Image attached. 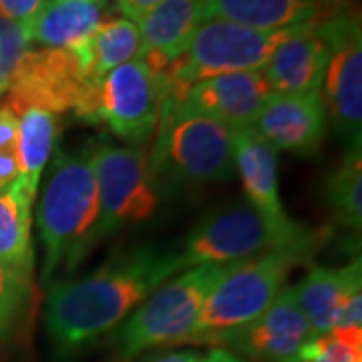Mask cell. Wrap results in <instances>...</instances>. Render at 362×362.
<instances>
[{
    "mask_svg": "<svg viewBox=\"0 0 362 362\" xmlns=\"http://www.w3.org/2000/svg\"><path fill=\"white\" fill-rule=\"evenodd\" d=\"M177 272V250L143 244L107 259L89 276L52 284L45 302V328L54 358H77Z\"/></svg>",
    "mask_w": 362,
    "mask_h": 362,
    "instance_id": "1",
    "label": "cell"
},
{
    "mask_svg": "<svg viewBox=\"0 0 362 362\" xmlns=\"http://www.w3.org/2000/svg\"><path fill=\"white\" fill-rule=\"evenodd\" d=\"M99 223V194L87 151H59L37 209V228L45 250L42 284L49 286L59 268L73 272L95 247Z\"/></svg>",
    "mask_w": 362,
    "mask_h": 362,
    "instance_id": "2",
    "label": "cell"
},
{
    "mask_svg": "<svg viewBox=\"0 0 362 362\" xmlns=\"http://www.w3.org/2000/svg\"><path fill=\"white\" fill-rule=\"evenodd\" d=\"M149 169L161 192L168 187H202L226 183L235 175L233 131L209 117L163 103Z\"/></svg>",
    "mask_w": 362,
    "mask_h": 362,
    "instance_id": "3",
    "label": "cell"
},
{
    "mask_svg": "<svg viewBox=\"0 0 362 362\" xmlns=\"http://www.w3.org/2000/svg\"><path fill=\"white\" fill-rule=\"evenodd\" d=\"M318 233L294 220L276 223L247 202L207 214L177 250L180 270L204 264L228 266L282 247H316Z\"/></svg>",
    "mask_w": 362,
    "mask_h": 362,
    "instance_id": "4",
    "label": "cell"
},
{
    "mask_svg": "<svg viewBox=\"0 0 362 362\" xmlns=\"http://www.w3.org/2000/svg\"><path fill=\"white\" fill-rule=\"evenodd\" d=\"M314 250L316 247H282L228 264L223 276L206 298L187 344H216L221 334L258 318L284 290L292 268L310 258Z\"/></svg>",
    "mask_w": 362,
    "mask_h": 362,
    "instance_id": "5",
    "label": "cell"
},
{
    "mask_svg": "<svg viewBox=\"0 0 362 362\" xmlns=\"http://www.w3.org/2000/svg\"><path fill=\"white\" fill-rule=\"evenodd\" d=\"M226 268L228 266L204 264L163 282L111 338L117 358L129 362L145 350L187 344L204 302Z\"/></svg>",
    "mask_w": 362,
    "mask_h": 362,
    "instance_id": "6",
    "label": "cell"
},
{
    "mask_svg": "<svg viewBox=\"0 0 362 362\" xmlns=\"http://www.w3.org/2000/svg\"><path fill=\"white\" fill-rule=\"evenodd\" d=\"M288 30H256L220 18L202 21L183 52L168 65L169 95L165 101H181L185 90L202 78L259 71Z\"/></svg>",
    "mask_w": 362,
    "mask_h": 362,
    "instance_id": "7",
    "label": "cell"
},
{
    "mask_svg": "<svg viewBox=\"0 0 362 362\" xmlns=\"http://www.w3.org/2000/svg\"><path fill=\"white\" fill-rule=\"evenodd\" d=\"M99 194V223L95 246L119 230L149 220L159 207V187L141 147L99 143L90 149Z\"/></svg>",
    "mask_w": 362,
    "mask_h": 362,
    "instance_id": "8",
    "label": "cell"
},
{
    "mask_svg": "<svg viewBox=\"0 0 362 362\" xmlns=\"http://www.w3.org/2000/svg\"><path fill=\"white\" fill-rule=\"evenodd\" d=\"M330 57L324 71L322 97L326 117L349 151L362 141V30L358 14L337 13L324 18Z\"/></svg>",
    "mask_w": 362,
    "mask_h": 362,
    "instance_id": "9",
    "label": "cell"
},
{
    "mask_svg": "<svg viewBox=\"0 0 362 362\" xmlns=\"http://www.w3.org/2000/svg\"><path fill=\"white\" fill-rule=\"evenodd\" d=\"M97 87L101 83L87 78L73 51L28 49L11 75L2 107L16 117L26 109H45L61 115L75 111Z\"/></svg>",
    "mask_w": 362,
    "mask_h": 362,
    "instance_id": "10",
    "label": "cell"
},
{
    "mask_svg": "<svg viewBox=\"0 0 362 362\" xmlns=\"http://www.w3.org/2000/svg\"><path fill=\"white\" fill-rule=\"evenodd\" d=\"M168 95V66L149 65L139 57L105 75L101 119L117 137L141 147L156 133Z\"/></svg>",
    "mask_w": 362,
    "mask_h": 362,
    "instance_id": "11",
    "label": "cell"
},
{
    "mask_svg": "<svg viewBox=\"0 0 362 362\" xmlns=\"http://www.w3.org/2000/svg\"><path fill=\"white\" fill-rule=\"evenodd\" d=\"M314 338L318 337L300 310L292 286H286L258 318L221 334L216 344L262 362H302Z\"/></svg>",
    "mask_w": 362,
    "mask_h": 362,
    "instance_id": "12",
    "label": "cell"
},
{
    "mask_svg": "<svg viewBox=\"0 0 362 362\" xmlns=\"http://www.w3.org/2000/svg\"><path fill=\"white\" fill-rule=\"evenodd\" d=\"M272 93L262 69L240 71L197 81L185 90L181 101L173 105L238 131L254 125Z\"/></svg>",
    "mask_w": 362,
    "mask_h": 362,
    "instance_id": "13",
    "label": "cell"
},
{
    "mask_svg": "<svg viewBox=\"0 0 362 362\" xmlns=\"http://www.w3.org/2000/svg\"><path fill=\"white\" fill-rule=\"evenodd\" d=\"M328 57L330 39L324 21H314L290 28L262 73L274 93L320 95Z\"/></svg>",
    "mask_w": 362,
    "mask_h": 362,
    "instance_id": "14",
    "label": "cell"
},
{
    "mask_svg": "<svg viewBox=\"0 0 362 362\" xmlns=\"http://www.w3.org/2000/svg\"><path fill=\"white\" fill-rule=\"evenodd\" d=\"M326 119L320 95L272 93L252 129L276 151L312 156L324 141Z\"/></svg>",
    "mask_w": 362,
    "mask_h": 362,
    "instance_id": "15",
    "label": "cell"
},
{
    "mask_svg": "<svg viewBox=\"0 0 362 362\" xmlns=\"http://www.w3.org/2000/svg\"><path fill=\"white\" fill-rule=\"evenodd\" d=\"M233 165L242 177L247 204L276 223H288L280 202L278 151L252 127L233 131Z\"/></svg>",
    "mask_w": 362,
    "mask_h": 362,
    "instance_id": "16",
    "label": "cell"
},
{
    "mask_svg": "<svg viewBox=\"0 0 362 362\" xmlns=\"http://www.w3.org/2000/svg\"><path fill=\"white\" fill-rule=\"evenodd\" d=\"M292 290L314 334L324 337L337 328L338 316L350 298L362 292L361 259L342 268H312L300 284L292 286Z\"/></svg>",
    "mask_w": 362,
    "mask_h": 362,
    "instance_id": "17",
    "label": "cell"
},
{
    "mask_svg": "<svg viewBox=\"0 0 362 362\" xmlns=\"http://www.w3.org/2000/svg\"><path fill=\"white\" fill-rule=\"evenodd\" d=\"M202 18L256 30H286L320 21V0H202Z\"/></svg>",
    "mask_w": 362,
    "mask_h": 362,
    "instance_id": "18",
    "label": "cell"
},
{
    "mask_svg": "<svg viewBox=\"0 0 362 362\" xmlns=\"http://www.w3.org/2000/svg\"><path fill=\"white\" fill-rule=\"evenodd\" d=\"M103 23V4L51 0L45 2L40 13L28 26L30 45L37 42L42 49L73 51L81 42L90 39Z\"/></svg>",
    "mask_w": 362,
    "mask_h": 362,
    "instance_id": "19",
    "label": "cell"
},
{
    "mask_svg": "<svg viewBox=\"0 0 362 362\" xmlns=\"http://www.w3.org/2000/svg\"><path fill=\"white\" fill-rule=\"evenodd\" d=\"M30 221L33 199L14 181L8 189L0 192V266L28 290L35 268Z\"/></svg>",
    "mask_w": 362,
    "mask_h": 362,
    "instance_id": "20",
    "label": "cell"
},
{
    "mask_svg": "<svg viewBox=\"0 0 362 362\" xmlns=\"http://www.w3.org/2000/svg\"><path fill=\"white\" fill-rule=\"evenodd\" d=\"M202 21V0H163L137 23L143 54L175 61Z\"/></svg>",
    "mask_w": 362,
    "mask_h": 362,
    "instance_id": "21",
    "label": "cell"
},
{
    "mask_svg": "<svg viewBox=\"0 0 362 362\" xmlns=\"http://www.w3.org/2000/svg\"><path fill=\"white\" fill-rule=\"evenodd\" d=\"M85 75L93 83H103L107 73L131 63L143 54L139 28L127 18L105 21L97 33L73 49Z\"/></svg>",
    "mask_w": 362,
    "mask_h": 362,
    "instance_id": "22",
    "label": "cell"
},
{
    "mask_svg": "<svg viewBox=\"0 0 362 362\" xmlns=\"http://www.w3.org/2000/svg\"><path fill=\"white\" fill-rule=\"evenodd\" d=\"M59 137V115L45 109H26L18 115V180L21 192L35 202L40 175Z\"/></svg>",
    "mask_w": 362,
    "mask_h": 362,
    "instance_id": "23",
    "label": "cell"
},
{
    "mask_svg": "<svg viewBox=\"0 0 362 362\" xmlns=\"http://www.w3.org/2000/svg\"><path fill=\"white\" fill-rule=\"evenodd\" d=\"M324 199L338 223L361 230L362 226V159L361 151H349L342 163L324 181Z\"/></svg>",
    "mask_w": 362,
    "mask_h": 362,
    "instance_id": "24",
    "label": "cell"
},
{
    "mask_svg": "<svg viewBox=\"0 0 362 362\" xmlns=\"http://www.w3.org/2000/svg\"><path fill=\"white\" fill-rule=\"evenodd\" d=\"M28 288L16 282L8 272L0 266V342H8L18 328L25 310Z\"/></svg>",
    "mask_w": 362,
    "mask_h": 362,
    "instance_id": "25",
    "label": "cell"
},
{
    "mask_svg": "<svg viewBox=\"0 0 362 362\" xmlns=\"http://www.w3.org/2000/svg\"><path fill=\"white\" fill-rule=\"evenodd\" d=\"M28 49H30L28 26L0 14V77L6 83L11 81L13 71Z\"/></svg>",
    "mask_w": 362,
    "mask_h": 362,
    "instance_id": "26",
    "label": "cell"
},
{
    "mask_svg": "<svg viewBox=\"0 0 362 362\" xmlns=\"http://www.w3.org/2000/svg\"><path fill=\"white\" fill-rule=\"evenodd\" d=\"M45 2L47 0H0V14L21 25L30 26Z\"/></svg>",
    "mask_w": 362,
    "mask_h": 362,
    "instance_id": "27",
    "label": "cell"
},
{
    "mask_svg": "<svg viewBox=\"0 0 362 362\" xmlns=\"http://www.w3.org/2000/svg\"><path fill=\"white\" fill-rule=\"evenodd\" d=\"M18 117L6 107H0V151H16Z\"/></svg>",
    "mask_w": 362,
    "mask_h": 362,
    "instance_id": "28",
    "label": "cell"
},
{
    "mask_svg": "<svg viewBox=\"0 0 362 362\" xmlns=\"http://www.w3.org/2000/svg\"><path fill=\"white\" fill-rule=\"evenodd\" d=\"M161 2L163 0H117V8L121 11L123 18L137 25L145 14L151 13Z\"/></svg>",
    "mask_w": 362,
    "mask_h": 362,
    "instance_id": "29",
    "label": "cell"
},
{
    "mask_svg": "<svg viewBox=\"0 0 362 362\" xmlns=\"http://www.w3.org/2000/svg\"><path fill=\"white\" fill-rule=\"evenodd\" d=\"M18 180L16 151H0V192L8 189Z\"/></svg>",
    "mask_w": 362,
    "mask_h": 362,
    "instance_id": "30",
    "label": "cell"
},
{
    "mask_svg": "<svg viewBox=\"0 0 362 362\" xmlns=\"http://www.w3.org/2000/svg\"><path fill=\"white\" fill-rule=\"evenodd\" d=\"M204 354L197 350H180V352H171L165 356H157L149 362H202Z\"/></svg>",
    "mask_w": 362,
    "mask_h": 362,
    "instance_id": "31",
    "label": "cell"
},
{
    "mask_svg": "<svg viewBox=\"0 0 362 362\" xmlns=\"http://www.w3.org/2000/svg\"><path fill=\"white\" fill-rule=\"evenodd\" d=\"M202 362H244L242 358H238L233 352L226 349H214L209 354H206Z\"/></svg>",
    "mask_w": 362,
    "mask_h": 362,
    "instance_id": "32",
    "label": "cell"
},
{
    "mask_svg": "<svg viewBox=\"0 0 362 362\" xmlns=\"http://www.w3.org/2000/svg\"><path fill=\"white\" fill-rule=\"evenodd\" d=\"M6 87H8V83H6L4 78L0 77V95H2V93H6Z\"/></svg>",
    "mask_w": 362,
    "mask_h": 362,
    "instance_id": "33",
    "label": "cell"
},
{
    "mask_svg": "<svg viewBox=\"0 0 362 362\" xmlns=\"http://www.w3.org/2000/svg\"><path fill=\"white\" fill-rule=\"evenodd\" d=\"M78 2H90V4H103L105 6V2H107V0H78Z\"/></svg>",
    "mask_w": 362,
    "mask_h": 362,
    "instance_id": "34",
    "label": "cell"
}]
</instances>
